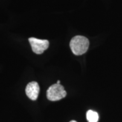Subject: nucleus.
Instances as JSON below:
<instances>
[{
  "mask_svg": "<svg viewBox=\"0 0 122 122\" xmlns=\"http://www.w3.org/2000/svg\"><path fill=\"white\" fill-rule=\"evenodd\" d=\"M32 51L37 54H41L48 48L49 42L47 40H40L34 37L28 39Z\"/></svg>",
  "mask_w": 122,
  "mask_h": 122,
  "instance_id": "nucleus-3",
  "label": "nucleus"
},
{
  "mask_svg": "<svg viewBox=\"0 0 122 122\" xmlns=\"http://www.w3.org/2000/svg\"><path fill=\"white\" fill-rule=\"evenodd\" d=\"M70 122H77L75 121V120H71V121H70Z\"/></svg>",
  "mask_w": 122,
  "mask_h": 122,
  "instance_id": "nucleus-7",
  "label": "nucleus"
},
{
  "mask_svg": "<svg viewBox=\"0 0 122 122\" xmlns=\"http://www.w3.org/2000/svg\"><path fill=\"white\" fill-rule=\"evenodd\" d=\"M57 84H60V81H59V80H58V81H57Z\"/></svg>",
  "mask_w": 122,
  "mask_h": 122,
  "instance_id": "nucleus-6",
  "label": "nucleus"
},
{
  "mask_svg": "<svg viewBox=\"0 0 122 122\" xmlns=\"http://www.w3.org/2000/svg\"><path fill=\"white\" fill-rule=\"evenodd\" d=\"M70 48L76 56H80L87 51L89 41L86 37L83 36H76L71 39L70 43Z\"/></svg>",
  "mask_w": 122,
  "mask_h": 122,
  "instance_id": "nucleus-1",
  "label": "nucleus"
},
{
  "mask_svg": "<svg viewBox=\"0 0 122 122\" xmlns=\"http://www.w3.org/2000/svg\"><path fill=\"white\" fill-rule=\"evenodd\" d=\"M40 92L39 84L36 81H32L27 84L25 88V93L30 100L35 101L37 98Z\"/></svg>",
  "mask_w": 122,
  "mask_h": 122,
  "instance_id": "nucleus-4",
  "label": "nucleus"
},
{
  "mask_svg": "<svg viewBox=\"0 0 122 122\" xmlns=\"http://www.w3.org/2000/svg\"><path fill=\"white\" fill-rule=\"evenodd\" d=\"M66 95L67 93L63 86L58 84L51 85L46 92L47 98L51 101L60 100L65 98Z\"/></svg>",
  "mask_w": 122,
  "mask_h": 122,
  "instance_id": "nucleus-2",
  "label": "nucleus"
},
{
  "mask_svg": "<svg viewBox=\"0 0 122 122\" xmlns=\"http://www.w3.org/2000/svg\"><path fill=\"white\" fill-rule=\"evenodd\" d=\"M86 119L88 122H97L99 119L98 114L97 112L93 110H88L86 112Z\"/></svg>",
  "mask_w": 122,
  "mask_h": 122,
  "instance_id": "nucleus-5",
  "label": "nucleus"
}]
</instances>
